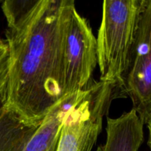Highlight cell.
<instances>
[{
	"label": "cell",
	"instance_id": "4",
	"mask_svg": "<svg viewBox=\"0 0 151 151\" xmlns=\"http://www.w3.org/2000/svg\"><path fill=\"white\" fill-rule=\"evenodd\" d=\"M97 65V39L89 22L73 9L66 29L63 57V97L87 88Z\"/></svg>",
	"mask_w": 151,
	"mask_h": 151
},
{
	"label": "cell",
	"instance_id": "10",
	"mask_svg": "<svg viewBox=\"0 0 151 151\" xmlns=\"http://www.w3.org/2000/svg\"><path fill=\"white\" fill-rule=\"evenodd\" d=\"M9 51L6 41L0 38V100H6L8 84Z\"/></svg>",
	"mask_w": 151,
	"mask_h": 151
},
{
	"label": "cell",
	"instance_id": "1",
	"mask_svg": "<svg viewBox=\"0 0 151 151\" xmlns=\"http://www.w3.org/2000/svg\"><path fill=\"white\" fill-rule=\"evenodd\" d=\"M73 0H39L7 28L9 74L5 104L21 119L39 125L63 98V57Z\"/></svg>",
	"mask_w": 151,
	"mask_h": 151
},
{
	"label": "cell",
	"instance_id": "3",
	"mask_svg": "<svg viewBox=\"0 0 151 151\" xmlns=\"http://www.w3.org/2000/svg\"><path fill=\"white\" fill-rule=\"evenodd\" d=\"M122 96L115 84L97 81L81 91L65 114L56 151H91L112 101Z\"/></svg>",
	"mask_w": 151,
	"mask_h": 151
},
{
	"label": "cell",
	"instance_id": "9",
	"mask_svg": "<svg viewBox=\"0 0 151 151\" xmlns=\"http://www.w3.org/2000/svg\"><path fill=\"white\" fill-rule=\"evenodd\" d=\"M39 0H6L1 9L6 18L7 28H12L23 20L38 4Z\"/></svg>",
	"mask_w": 151,
	"mask_h": 151
},
{
	"label": "cell",
	"instance_id": "7",
	"mask_svg": "<svg viewBox=\"0 0 151 151\" xmlns=\"http://www.w3.org/2000/svg\"><path fill=\"white\" fill-rule=\"evenodd\" d=\"M81 91L63 97L50 111L23 151H56L65 114Z\"/></svg>",
	"mask_w": 151,
	"mask_h": 151
},
{
	"label": "cell",
	"instance_id": "5",
	"mask_svg": "<svg viewBox=\"0 0 151 151\" xmlns=\"http://www.w3.org/2000/svg\"><path fill=\"white\" fill-rule=\"evenodd\" d=\"M122 94L131 98L133 109L147 123L151 116V0H142Z\"/></svg>",
	"mask_w": 151,
	"mask_h": 151
},
{
	"label": "cell",
	"instance_id": "11",
	"mask_svg": "<svg viewBox=\"0 0 151 151\" xmlns=\"http://www.w3.org/2000/svg\"><path fill=\"white\" fill-rule=\"evenodd\" d=\"M147 128H148L149 131V139H148V145L150 147V150H151V116L149 118V119L147 120Z\"/></svg>",
	"mask_w": 151,
	"mask_h": 151
},
{
	"label": "cell",
	"instance_id": "6",
	"mask_svg": "<svg viewBox=\"0 0 151 151\" xmlns=\"http://www.w3.org/2000/svg\"><path fill=\"white\" fill-rule=\"evenodd\" d=\"M144 125L133 109L117 118L107 117L106 142L97 151H138L144 141Z\"/></svg>",
	"mask_w": 151,
	"mask_h": 151
},
{
	"label": "cell",
	"instance_id": "8",
	"mask_svg": "<svg viewBox=\"0 0 151 151\" xmlns=\"http://www.w3.org/2000/svg\"><path fill=\"white\" fill-rule=\"evenodd\" d=\"M0 100V151H23L39 125L26 123Z\"/></svg>",
	"mask_w": 151,
	"mask_h": 151
},
{
	"label": "cell",
	"instance_id": "2",
	"mask_svg": "<svg viewBox=\"0 0 151 151\" xmlns=\"http://www.w3.org/2000/svg\"><path fill=\"white\" fill-rule=\"evenodd\" d=\"M142 0H106L97 39L100 81L120 88L128 68Z\"/></svg>",
	"mask_w": 151,
	"mask_h": 151
}]
</instances>
